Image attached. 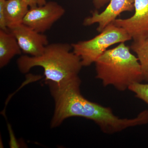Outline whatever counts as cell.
<instances>
[{"label":"cell","instance_id":"cell-1","mask_svg":"<svg viewBox=\"0 0 148 148\" xmlns=\"http://www.w3.org/2000/svg\"><path fill=\"white\" fill-rule=\"evenodd\" d=\"M45 83L49 86L54 101L51 128L58 127L65 120L72 117H80L92 121L103 133L110 135L148 123L147 110L142 111L132 118H121L113 113L111 108L85 98L81 93L79 77L63 83L50 81Z\"/></svg>","mask_w":148,"mask_h":148},{"label":"cell","instance_id":"cell-2","mask_svg":"<svg viewBox=\"0 0 148 148\" xmlns=\"http://www.w3.org/2000/svg\"><path fill=\"white\" fill-rule=\"evenodd\" d=\"M21 73L26 74L32 68L44 69L45 81L60 84L79 78L83 66L80 58L74 53L71 44L53 43L46 47L42 54L38 56H21L17 60Z\"/></svg>","mask_w":148,"mask_h":148},{"label":"cell","instance_id":"cell-3","mask_svg":"<svg viewBox=\"0 0 148 148\" xmlns=\"http://www.w3.org/2000/svg\"><path fill=\"white\" fill-rule=\"evenodd\" d=\"M130 49L121 43L106 50L95 61L96 78L104 86H112L124 91L132 84L144 81L138 58Z\"/></svg>","mask_w":148,"mask_h":148},{"label":"cell","instance_id":"cell-4","mask_svg":"<svg viewBox=\"0 0 148 148\" xmlns=\"http://www.w3.org/2000/svg\"><path fill=\"white\" fill-rule=\"evenodd\" d=\"M132 39L125 29L112 23L92 38L71 45L74 53L80 58L83 66L86 67L95 63L111 46Z\"/></svg>","mask_w":148,"mask_h":148},{"label":"cell","instance_id":"cell-5","mask_svg":"<svg viewBox=\"0 0 148 148\" xmlns=\"http://www.w3.org/2000/svg\"><path fill=\"white\" fill-rule=\"evenodd\" d=\"M65 12V9L57 2H48L44 5L30 8L23 24L44 34L64 16Z\"/></svg>","mask_w":148,"mask_h":148},{"label":"cell","instance_id":"cell-6","mask_svg":"<svg viewBox=\"0 0 148 148\" xmlns=\"http://www.w3.org/2000/svg\"><path fill=\"white\" fill-rule=\"evenodd\" d=\"M135 13L127 18H117L112 22L125 29L135 41L148 38V0H134Z\"/></svg>","mask_w":148,"mask_h":148},{"label":"cell","instance_id":"cell-7","mask_svg":"<svg viewBox=\"0 0 148 148\" xmlns=\"http://www.w3.org/2000/svg\"><path fill=\"white\" fill-rule=\"evenodd\" d=\"M8 30L15 37L21 51L25 55L39 56L49 44L47 36L23 23Z\"/></svg>","mask_w":148,"mask_h":148},{"label":"cell","instance_id":"cell-8","mask_svg":"<svg viewBox=\"0 0 148 148\" xmlns=\"http://www.w3.org/2000/svg\"><path fill=\"white\" fill-rule=\"evenodd\" d=\"M108 3L101 13L97 10L92 12L91 16L85 18L83 25L89 26L98 24L97 31L101 32L123 12H132L134 10V0H110Z\"/></svg>","mask_w":148,"mask_h":148},{"label":"cell","instance_id":"cell-9","mask_svg":"<svg viewBox=\"0 0 148 148\" xmlns=\"http://www.w3.org/2000/svg\"><path fill=\"white\" fill-rule=\"evenodd\" d=\"M29 9L27 0H8L5 7L4 17L8 30L23 23Z\"/></svg>","mask_w":148,"mask_h":148},{"label":"cell","instance_id":"cell-10","mask_svg":"<svg viewBox=\"0 0 148 148\" xmlns=\"http://www.w3.org/2000/svg\"><path fill=\"white\" fill-rule=\"evenodd\" d=\"M22 52L15 37L9 31L0 30V68L6 66Z\"/></svg>","mask_w":148,"mask_h":148},{"label":"cell","instance_id":"cell-11","mask_svg":"<svg viewBox=\"0 0 148 148\" xmlns=\"http://www.w3.org/2000/svg\"><path fill=\"white\" fill-rule=\"evenodd\" d=\"M130 48L137 55L143 73V80L148 82V38L141 40L134 41Z\"/></svg>","mask_w":148,"mask_h":148},{"label":"cell","instance_id":"cell-12","mask_svg":"<svg viewBox=\"0 0 148 148\" xmlns=\"http://www.w3.org/2000/svg\"><path fill=\"white\" fill-rule=\"evenodd\" d=\"M128 90L139 98L148 105V84L136 83L130 86Z\"/></svg>","mask_w":148,"mask_h":148},{"label":"cell","instance_id":"cell-13","mask_svg":"<svg viewBox=\"0 0 148 148\" xmlns=\"http://www.w3.org/2000/svg\"><path fill=\"white\" fill-rule=\"evenodd\" d=\"M8 0H0V30L8 31V29L6 26L4 17V12L6 3Z\"/></svg>","mask_w":148,"mask_h":148},{"label":"cell","instance_id":"cell-14","mask_svg":"<svg viewBox=\"0 0 148 148\" xmlns=\"http://www.w3.org/2000/svg\"><path fill=\"white\" fill-rule=\"evenodd\" d=\"M30 8L44 5L47 3L46 0H27Z\"/></svg>","mask_w":148,"mask_h":148},{"label":"cell","instance_id":"cell-15","mask_svg":"<svg viewBox=\"0 0 148 148\" xmlns=\"http://www.w3.org/2000/svg\"><path fill=\"white\" fill-rule=\"evenodd\" d=\"M110 0H92L93 5L96 9H100L109 3Z\"/></svg>","mask_w":148,"mask_h":148}]
</instances>
